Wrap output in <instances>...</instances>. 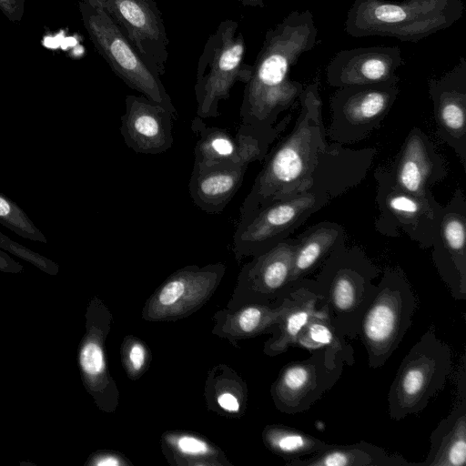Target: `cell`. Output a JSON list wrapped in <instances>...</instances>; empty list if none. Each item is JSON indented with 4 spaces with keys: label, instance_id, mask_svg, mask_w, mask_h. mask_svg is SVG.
I'll return each mask as SVG.
<instances>
[{
    "label": "cell",
    "instance_id": "obj_1",
    "mask_svg": "<svg viewBox=\"0 0 466 466\" xmlns=\"http://www.w3.org/2000/svg\"><path fill=\"white\" fill-rule=\"evenodd\" d=\"M292 130L273 148L245 198L239 218L310 189L335 198L360 184L372 166L373 147L328 143L319 81L304 86Z\"/></svg>",
    "mask_w": 466,
    "mask_h": 466
},
{
    "label": "cell",
    "instance_id": "obj_2",
    "mask_svg": "<svg viewBox=\"0 0 466 466\" xmlns=\"http://www.w3.org/2000/svg\"><path fill=\"white\" fill-rule=\"evenodd\" d=\"M318 28L309 10L292 11L269 28L245 84L241 125L267 128L299 99L304 86L290 77L300 56L317 44Z\"/></svg>",
    "mask_w": 466,
    "mask_h": 466
},
{
    "label": "cell",
    "instance_id": "obj_3",
    "mask_svg": "<svg viewBox=\"0 0 466 466\" xmlns=\"http://www.w3.org/2000/svg\"><path fill=\"white\" fill-rule=\"evenodd\" d=\"M380 269L357 246L339 245L324 260L315 282L318 309L344 337L359 336L361 319L373 299Z\"/></svg>",
    "mask_w": 466,
    "mask_h": 466
},
{
    "label": "cell",
    "instance_id": "obj_4",
    "mask_svg": "<svg viewBox=\"0 0 466 466\" xmlns=\"http://www.w3.org/2000/svg\"><path fill=\"white\" fill-rule=\"evenodd\" d=\"M464 8L461 0H354L344 30L353 37L418 42L454 25Z\"/></svg>",
    "mask_w": 466,
    "mask_h": 466
},
{
    "label": "cell",
    "instance_id": "obj_5",
    "mask_svg": "<svg viewBox=\"0 0 466 466\" xmlns=\"http://www.w3.org/2000/svg\"><path fill=\"white\" fill-rule=\"evenodd\" d=\"M417 309L415 292L401 268H388L361 319L359 336L370 368L382 367L409 330Z\"/></svg>",
    "mask_w": 466,
    "mask_h": 466
},
{
    "label": "cell",
    "instance_id": "obj_6",
    "mask_svg": "<svg viewBox=\"0 0 466 466\" xmlns=\"http://www.w3.org/2000/svg\"><path fill=\"white\" fill-rule=\"evenodd\" d=\"M452 352L429 328L400 364L388 394L389 416L400 420L422 411L445 387Z\"/></svg>",
    "mask_w": 466,
    "mask_h": 466
},
{
    "label": "cell",
    "instance_id": "obj_7",
    "mask_svg": "<svg viewBox=\"0 0 466 466\" xmlns=\"http://www.w3.org/2000/svg\"><path fill=\"white\" fill-rule=\"evenodd\" d=\"M246 51L238 22L221 21L206 41L198 62L194 86L198 116H219V102L229 97L236 83L248 81L252 65L245 61Z\"/></svg>",
    "mask_w": 466,
    "mask_h": 466
},
{
    "label": "cell",
    "instance_id": "obj_8",
    "mask_svg": "<svg viewBox=\"0 0 466 466\" xmlns=\"http://www.w3.org/2000/svg\"><path fill=\"white\" fill-rule=\"evenodd\" d=\"M334 198L326 190L310 189L239 218L233 236L235 252L257 256L270 249Z\"/></svg>",
    "mask_w": 466,
    "mask_h": 466
},
{
    "label": "cell",
    "instance_id": "obj_9",
    "mask_svg": "<svg viewBox=\"0 0 466 466\" xmlns=\"http://www.w3.org/2000/svg\"><path fill=\"white\" fill-rule=\"evenodd\" d=\"M84 7V20L90 37L112 71L131 89L177 116L160 76L146 64L116 25L104 11L89 5Z\"/></svg>",
    "mask_w": 466,
    "mask_h": 466
},
{
    "label": "cell",
    "instance_id": "obj_10",
    "mask_svg": "<svg viewBox=\"0 0 466 466\" xmlns=\"http://www.w3.org/2000/svg\"><path fill=\"white\" fill-rule=\"evenodd\" d=\"M379 215L375 229L383 236L402 234L420 248L432 247L437 235L442 206L431 197H417L393 185L381 167L374 172Z\"/></svg>",
    "mask_w": 466,
    "mask_h": 466
},
{
    "label": "cell",
    "instance_id": "obj_11",
    "mask_svg": "<svg viewBox=\"0 0 466 466\" xmlns=\"http://www.w3.org/2000/svg\"><path fill=\"white\" fill-rule=\"evenodd\" d=\"M400 93L398 83L338 87L329 99L328 137L333 143H358L379 128Z\"/></svg>",
    "mask_w": 466,
    "mask_h": 466
},
{
    "label": "cell",
    "instance_id": "obj_12",
    "mask_svg": "<svg viewBox=\"0 0 466 466\" xmlns=\"http://www.w3.org/2000/svg\"><path fill=\"white\" fill-rule=\"evenodd\" d=\"M293 117L284 116L267 128H251L240 124L235 136L217 127H207L198 116L192 122V130L199 136L194 149L193 167L219 164H241L262 160L268 154L273 142L287 129Z\"/></svg>",
    "mask_w": 466,
    "mask_h": 466
},
{
    "label": "cell",
    "instance_id": "obj_13",
    "mask_svg": "<svg viewBox=\"0 0 466 466\" xmlns=\"http://www.w3.org/2000/svg\"><path fill=\"white\" fill-rule=\"evenodd\" d=\"M309 352V358L287 364L273 386L276 405L285 413L308 410L342 375L345 363L339 354L327 348Z\"/></svg>",
    "mask_w": 466,
    "mask_h": 466
},
{
    "label": "cell",
    "instance_id": "obj_14",
    "mask_svg": "<svg viewBox=\"0 0 466 466\" xmlns=\"http://www.w3.org/2000/svg\"><path fill=\"white\" fill-rule=\"evenodd\" d=\"M104 11L159 76L166 72L168 38L156 0H88Z\"/></svg>",
    "mask_w": 466,
    "mask_h": 466
},
{
    "label": "cell",
    "instance_id": "obj_15",
    "mask_svg": "<svg viewBox=\"0 0 466 466\" xmlns=\"http://www.w3.org/2000/svg\"><path fill=\"white\" fill-rule=\"evenodd\" d=\"M432 260L456 300L466 299V198L458 187L442 206Z\"/></svg>",
    "mask_w": 466,
    "mask_h": 466
},
{
    "label": "cell",
    "instance_id": "obj_16",
    "mask_svg": "<svg viewBox=\"0 0 466 466\" xmlns=\"http://www.w3.org/2000/svg\"><path fill=\"white\" fill-rule=\"evenodd\" d=\"M382 167L395 187L417 197L433 196L431 188L448 175L444 157L417 127L406 137L394 161Z\"/></svg>",
    "mask_w": 466,
    "mask_h": 466
},
{
    "label": "cell",
    "instance_id": "obj_17",
    "mask_svg": "<svg viewBox=\"0 0 466 466\" xmlns=\"http://www.w3.org/2000/svg\"><path fill=\"white\" fill-rule=\"evenodd\" d=\"M436 134L459 157L466 169V59L428 81Z\"/></svg>",
    "mask_w": 466,
    "mask_h": 466
},
{
    "label": "cell",
    "instance_id": "obj_18",
    "mask_svg": "<svg viewBox=\"0 0 466 466\" xmlns=\"http://www.w3.org/2000/svg\"><path fill=\"white\" fill-rule=\"evenodd\" d=\"M399 46H371L338 52L326 67V79L333 87L399 83L396 71L403 65Z\"/></svg>",
    "mask_w": 466,
    "mask_h": 466
},
{
    "label": "cell",
    "instance_id": "obj_19",
    "mask_svg": "<svg viewBox=\"0 0 466 466\" xmlns=\"http://www.w3.org/2000/svg\"><path fill=\"white\" fill-rule=\"evenodd\" d=\"M121 116L120 133L125 144L137 153L161 154L173 146V120L168 109L146 96L128 95Z\"/></svg>",
    "mask_w": 466,
    "mask_h": 466
},
{
    "label": "cell",
    "instance_id": "obj_20",
    "mask_svg": "<svg viewBox=\"0 0 466 466\" xmlns=\"http://www.w3.org/2000/svg\"><path fill=\"white\" fill-rule=\"evenodd\" d=\"M465 357L458 378L456 400L430 436V449L422 466H464L466 463Z\"/></svg>",
    "mask_w": 466,
    "mask_h": 466
},
{
    "label": "cell",
    "instance_id": "obj_21",
    "mask_svg": "<svg viewBox=\"0 0 466 466\" xmlns=\"http://www.w3.org/2000/svg\"><path fill=\"white\" fill-rule=\"evenodd\" d=\"M247 168L241 164L193 167L188 184L193 203L207 213H220L240 187Z\"/></svg>",
    "mask_w": 466,
    "mask_h": 466
},
{
    "label": "cell",
    "instance_id": "obj_22",
    "mask_svg": "<svg viewBox=\"0 0 466 466\" xmlns=\"http://www.w3.org/2000/svg\"><path fill=\"white\" fill-rule=\"evenodd\" d=\"M289 466H414L402 455L389 453L386 450L360 441L352 444H332L308 459H294Z\"/></svg>",
    "mask_w": 466,
    "mask_h": 466
},
{
    "label": "cell",
    "instance_id": "obj_23",
    "mask_svg": "<svg viewBox=\"0 0 466 466\" xmlns=\"http://www.w3.org/2000/svg\"><path fill=\"white\" fill-rule=\"evenodd\" d=\"M345 242L344 228L332 221L319 222L300 234L293 258L291 284L319 268L328 256Z\"/></svg>",
    "mask_w": 466,
    "mask_h": 466
},
{
    "label": "cell",
    "instance_id": "obj_24",
    "mask_svg": "<svg viewBox=\"0 0 466 466\" xmlns=\"http://www.w3.org/2000/svg\"><path fill=\"white\" fill-rule=\"evenodd\" d=\"M318 299L313 279L303 278L293 284L287 309L278 323V336L270 343L272 353H281L295 346L300 331L319 311Z\"/></svg>",
    "mask_w": 466,
    "mask_h": 466
},
{
    "label": "cell",
    "instance_id": "obj_25",
    "mask_svg": "<svg viewBox=\"0 0 466 466\" xmlns=\"http://www.w3.org/2000/svg\"><path fill=\"white\" fill-rule=\"evenodd\" d=\"M299 237L288 238L270 249L255 256L250 276L264 293L284 299L293 285L290 282L294 254Z\"/></svg>",
    "mask_w": 466,
    "mask_h": 466
},
{
    "label": "cell",
    "instance_id": "obj_26",
    "mask_svg": "<svg viewBox=\"0 0 466 466\" xmlns=\"http://www.w3.org/2000/svg\"><path fill=\"white\" fill-rule=\"evenodd\" d=\"M345 338L331 325L325 313L319 309V311L300 331L295 346L309 351L319 348H327L339 354L345 365H353L355 362L354 350Z\"/></svg>",
    "mask_w": 466,
    "mask_h": 466
},
{
    "label": "cell",
    "instance_id": "obj_27",
    "mask_svg": "<svg viewBox=\"0 0 466 466\" xmlns=\"http://www.w3.org/2000/svg\"><path fill=\"white\" fill-rule=\"evenodd\" d=\"M266 441L273 451L289 461L315 454L330 444L300 430L283 425L270 427L266 432Z\"/></svg>",
    "mask_w": 466,
    "mask_h": 466
},
{
    "label": "cell",
    "instance_id": "obj_28",
    "mask_svg": "<svg viewBox=\"0 0 466 466\" xmlns=\"http://www.w3.org/2000/svg\"><path fill=\"white\" fill-rule=\"evenodd\" d=\"M0 224L25 239L46 244L47 238L16 202L0 192Z\"/></svg>",
    "mask_w": 466,
    "mask_h": 466
},
{
    "label": "cell",
    "instance_id": "obj_29",
    "mask_svg": "<svg viewBox=\"0 0 466 466\" xmlns=\"http://www.w3.org/2000/svg\"><path fill=\"white\" fill-rule=\"evenodd\" d=\"M79 364L88 384L96 383L105 371L104 352L96 339L87 338L79 351Z\"/></svg>",
    "mask_w": 466,
    "mask_h": 466
},
{
    "label": "cell",
    "instance_id": "obj_30",
    "mask_svg": "<svg viewBox=\"0 0 466 466\" xmlns=\"http://www.w3.org/2000/svg\"><path fill=\"white\" fill-rule=\"evenodd\" d=\"M0 248L29 262L30 264L49 275H56L58 273L59 267L53 260L11 239L8 236L5 235L1 231Z\"/></svg>",
    "mask_w": 466,
    "mask_h": 466
},
{
    "label": "cell",
    "instance_id": "obj_31",
    "mask_svg": "<svg viewBox=\"0 0 466 466\" xmlns=\"http://www.w3.org/2000/svg\"><path fill=\"white\" fill-rule=\"evenodd\" d=\"M196 270H187L168 281L159 292L158 299L162 305L170 306L177 303L192 279Z\"/></svg>",
    "mask_w": 466,
    "mask_h": 466
},
{
    "label": "cell",
    "instance_id": "obj_32",
    "mask_svg": "<svg viewBox=\"0 0 466 466\" xmlns=\"http://www.w3.org/2000/svg\"><path fill=\"white\" fill-rule=\"evenodd\" d=\"M177 446L181 452L187 455H204L208 451L206 442L191 436L180 437L177 441Z\"/></svg>",
    "mask_w": 466,
    "mask_h": 466
},
{
    "label": "cell",
    "instance_id": "obj_33",
    "mask_svg": "<svg viewBox=\"0 0 466 466\" xmlns=\"http://www.w3.org/2000/svg\"><path fill=\"white\" fill-rule=\"evenodd\" d=\"M24 267L0 248V271L5 273H20Z\"/></svg>",
    "mask_w": 466,
    "mask_h": 466
},
{
    "label": "cell",
    "instance_id": "obj_34",
    "mask_svg": "<svg viewBox=\"0 0 466 466\" xmlns=\"http://www.w3.org/2000/svg\"><path fill=\"white\" fill-rule=\"evenodd\" d=\"M129 360L134 370H139L142 368L145 361V349L141 344L136 343L132 346Z\"/></svg>",
    "mask_w": 466,
    "mask_h": 466
},
{
    "label": "cell",
    "instance_id": "obj_35",
    "mask_svg": "<svg viewBox=\"0 0 466 466\" xmlns=\"http://www.w3.org/2000/svg\"><path fill=\"white\" fill-rule=\"evenodd\" d=\"M218 402L221 408L228 411H238L239 408L237 398L230 393H223L219 395Z\"/></svg>",
    "mask_w": 466,
    "mask_h": 466
},
{
    "label": "cell",
    "instance_id": "obj_36",
    "mask_svg": "<svg viewBox=\"0 0 466 466\" xmlns=\"http://www.w3.org/2000/svg\"><path fill=\"white\" fill-rule=\"evenodd\" d=\"M120 462L114 457H104L97 460L95 464L98 466H115Z\"/></svg>",
    "mask_w": 466,
    "mask_h": 466
},
{
    "label": "cell",
    "instance_id": "obj_37",
    "mask_svg": "<svg viewBox=\"0 0 466 466\" xmlns=\"http://www.w3.org/2000/svg\"><path fill=\"white\" fill-rule=\"evenodd\" d=\"M243 6L249 7H263L265 5L264 0H239Z\"/></svg>",
    "mask_w": 466,
    "mask_h": 466
}]
</instances>
